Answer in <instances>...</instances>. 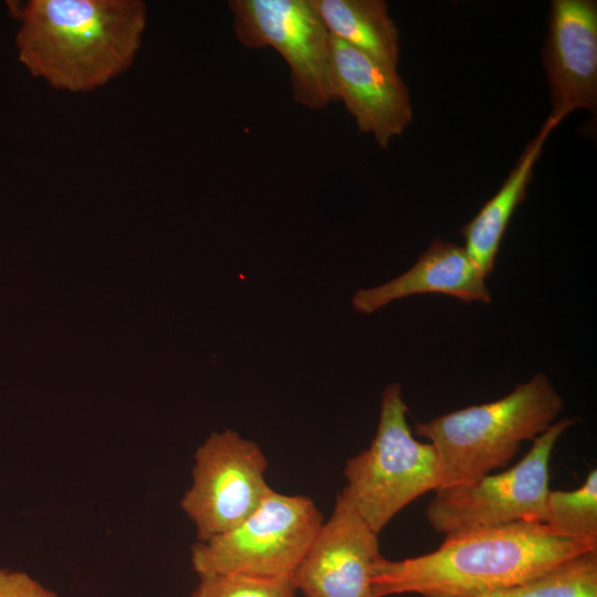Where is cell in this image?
<instances>
[{"mask_svg": "<svg viewBox=\"0 0 597 597\" xmlns=\"http://www.w3.org/2000/svg\"><path fill=\"white\" fill-rule=\"evenodd\" d=\"M587 551L545 524L520 522L444 537L433 552L371 568L374 597H474L532 579Z\"/></svg>", "mask_w": 597, "mask_h": 597, "instance_id": "6da1fadb", "label": "cell"}, {"mask_svg": "<svg viewBox=\"0 0 597 597\" xmlns=\"http://www.w3.org/2000/svg\"><path fill=\"white\" fill-rule=\"evenodd\" d=\"M13 8L20 62L72 93L92 92L129 69L147 20L139 0H30Z\"/></svg>", "mask_w": 597, "mask_h": 597, "instance_id": "7a4b0ae2", "label": "cell"}, {"mask_svg": "<svg viewBox=\"0 0 597 597\" xmlns=\"http://www.w3.org/2000/svg\"><path fill=\"white\" fill-rule=\"evenodd\" d=\"M563 408L564 400L549 378L537 373L495 401L418 421L415 432L438 453L441 489L505 468L521 444L552 426Z\"/></svg>", "mask_w": 597, "mask_h": 597, "instance_id": "3957f363", "label": "cell"}, {"mask_svg": "<svg viewBox=\"0 0 597 597\" xmlns=\"http://www.w3.org/2000/svg\"><path fill=\"white\" fill-rule=\"evenodd\" d=\"M346 485L337 495L379 534L405 506L442 484L434 447L412 436L398 383L385 387L370 446L348 459Z\"/></svg>", "mask_w": 597, "mask_h": 597, "instance_id": "277c9868", "label": "cell"}, {"mask_svg": "<svg viewBox=\"0 0 597 597\" xmlns=\"http://www.w3.org/2000/svg\"><path fill=\"white\" fill-rule=\"evenodd\" d=\"M575 418L555 421L537 436L512 468L441 488L426 510L434 532L444 537L520 522L543 523L549 492V461L561 436Z\"/></svg>", "mask_w": 597, "mask_h": 597, "instance_id": "5b68a950", "label": "cell"}, {"mask_svg": "<svg viewBox=\"0 0 597 597\" xmlns=\"http://www.w3.org/2000/svg\"><path fill=\"white\" fill-rule=\"evenodd\" d=\"M323 522L310 498L271 489L235 527L192 545V568L198 576H292Z\"/></svg>", "mask_w": 597, "mask_h": 597, "instance_id": "8992f818", "label": "cell"}, {"mask_svg": "<svg viewBox=\"0 0 597 597\" xmlns=\"http://www.w3.org/2000/svg\"><path fill=\"white\" fill-rule=\"evenodd\" d=\"M228 7L242 45L272 46L284 57L296 103L317 111L335 102L331 34L312 0H232Z\"/></svg>", "mask_w": 597, "mask_h": 597, "instance_id": "52a82bcc", "label": "cell"}, {"mask_svg": "<svg viewBox=\"0 0 597 597\" xmlns=\"http://www.w3.org/2000/svg\"><path fill=\"white\" fill-rule=\"evenodd\" d=\"M266 467L261 448L233 430L207 438L195 453L191 484L180 501L197 542L230 531L258 509L271 491Z\"/></svg>", "mask_w": 597, "mask_h": 597, "instance_id": "ba28073f", "label": "cell"}, {"mask_svg": "<svg viewBox=\"0 0 597 597\" xmlns=\"http://www.w3.org/2000/svg\"><path fill=\"white\" fill-rule=\"evenodd\" d=\"M378 534L338 498L292 574L304 597H374Z\"/></svg>", "mask_w": 597, "mask_h": 597, "instance_id": "9c48e42d", "label": "cell"}, {"mask_svg": "<svg viewBox=\"0 0 597 597\" xmlns=\"http://www.w3.org/2000/svg\"><path fill=\"white\" fill-rule=\"evenodd\" d=\"M552 102L549 117L561 123L577 109L597 105V2L554 0L543 48Z\"/></svg>", "mask_w": 597, "mask_h": 597, "instance_id": "30bf717a", "label": "cell"}, {"mask_svg": "<svg viewBox=\"0 0 597 597\" xmlns=\"http://www.w3.org/2000/svg\"><path fill=\"white\" fill-rule=\"evenodd\" d=\"M331 84L359 132L387 148L412 121L408 88L396 67L331 35Z\"/></svg>", "mask_w": 597, "mask_h": 597, "instance_id": "8fae6325", "label": "cell"}, {"mask_svg": "<svg viewBox=\"0 0 597 597\" xmlns=\"http://www.w3.org/2000/svg\"><path fill=\"white\" fill-rule=\"evenodd\" d=\"M485 279L463 247L436 238L417 262L398 277L379 286L357 290L352 305L358 313L371 314L394 301L425 293L489 304L491 294Z\"/></svg>", "mask_w": 597, "mask_h": 597, "instance_id": "7c38bea8", "label": "cell"}, {"mask_svg": "<svg viewBox=\"0 0 597 597\" xmlns=\"http://www.w3.org/2000/svg\"><path fill=\"white\" fill-rule=\"evenodd\" d=\"M558 124L547 117L501 188L461 230L464 250L485 277L493 271L499 248L514 211L526 197L544 144Z\"/></svg>", "mask_w": 597, "mask_h": 597, "instance_id": "4fadbf2b", "label": "cell"}, {"mask_svg": "<svg viewBox=\"0 0 597 597\" xmlns=\"http://www.w3.org/2000/svg\"><path fill=\"white\" fill-rule=\"evenodd\" d=\"M329 34L373 59L396 67L399 30L384 0H312Z\"/></svg>", "mask_w": 597, "mask_h": 597, "instance_id": "5bb4252c", "label": "cell"}, {"mask_svg": "<svg viewBox=\"0 0 597 597\" xmlns=\"http://www.w3.org/2000/svg\"><path fill=\"white\" fill-rule=\"evenodd\" d=\"M543 524L554 534L597 549V470L576 490H549Z\"/></svg>", "mask_w": 597, "mask_h": 597, "instance_id": "9a60e30c", "label": "cell"}, {"mask_svg": "<svg viewBox=\"0 0 597 597\" xmlns=\"http://www.w3.org/2000/svg\"><path fill=\"white\" fill-rule=\"evenodd\" d=\"M474 597H597V549L524 583Z\"/></svg>", "mask_w": 597, "mask_h": 597, "instance_id": "2e32d148", "label": "cell"}, {"mask_svg": "<svg viewBox=\"0 0 597 597\" xmlns=\"http://www.w3.org/2000/svg\"><path fill=\"white\" fill-rule=\"evenodd\" d=\"M191 597H295L292 576L214 574L198 576Z\"/></svg>", "mask_w": 597, "mask_h": 597, "instance_id": "e0dca14e", "label": "cell"}, {"mask_svg": "<svg viewBox=\"0 0 597 597\" xmlns=\"http://www.w3.org/2000/svg\"><path fill=\"white\" fill-rule=\"evenodd\" d=\"M0 597H60L29 574L0 567Z\"/></svg>", "mask_w": 597, "mask_h": 597, "instance_id": "ac0fdd59", "label": "cell"}]
</instances>
